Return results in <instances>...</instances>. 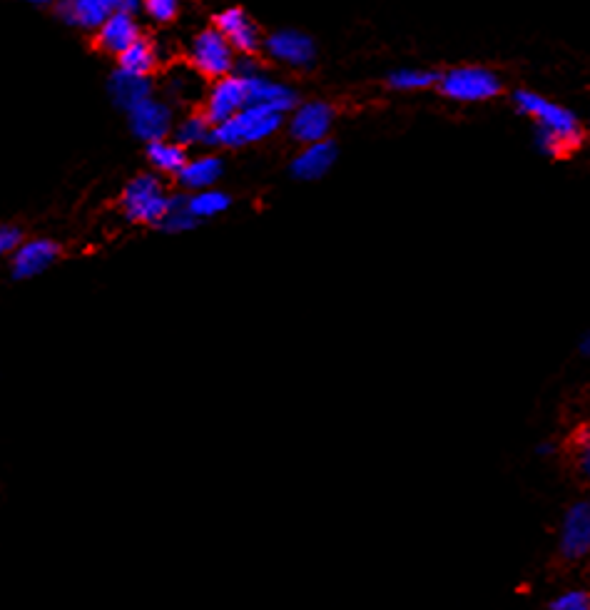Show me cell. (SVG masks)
<instances>
[{
    "label": "cell",
    "mask_w": 590,
    "mask_h": 610,
    "mask_svg": "<svg viewBox=\"0 0 590 610\" xmlns=\"http://www.w3.org/2000/svg\"><path fill=\"white\" fill-rule=\"evenodd\" d=\"M513 103L523 115L536 122V145L546 157L563 160V157L573 155L586 140V130L573 110L563 108L533 90H516Z\"/></svg>",
    "instance_id": "6da1fadb"
},
{
    "label": "cell",
    "mask_w": 590,
    "mask_h": 610,
    "mask_svg": "<svg viewBox=\"0 0 590 610\" xmlns=\"http://www.w3.org/2000/svg\"><path fill=\"white\" fill-rule=\"evenodd\" d=\"M170 205L172 195L155 175H137L135 180L127 182L120 195V210L132 225L160 227V222L170 212Z\"/></svg>",
    "instance_id": "7a4b0ae2"
},
{
    "label": "cell",
    "mask_w": 590,
    "mask_h": 610,
    "mask_svg": "<svg viewBox=\"0 0 590 610\" xmlns=\"http://www.w3.org/2000/svg\"><path fill=\"white\" fill-rule=\"evenodd\" d=\"M590 558V498L571 501L563 511L561 528H558L556 556L553 566L558 573L581 566Z\"/></svg>",
    "instance_id": "3957f363"
},
{
    "label": "cell",
    "mask_w": 590,
    "mask_h": 610,
    "mask_svg": "<svg viewBox=\"0 0 590 610\" xmlns=\"http://www.w3.org/2000/svg\"><path fill=\"white\" fill-rule=\"evenodd\" d=\"M284 125V115L272 108H262V105H247L242 113L232 120L215 125L212 132V145L220 147H244L254 145V142L269 140L277 135Z\"/></svg>",
    "instance_id": "277c9868"
},
{
    "label": "cell",
    "mask_w": 590,
    "mask_h": 610,
    "mask_svg": "<svg viewBox=\"0 0 590 610\" xmlns=\"http://www.w3.org/2000/svg\"><path fill=\"white\" fill-rule=\"evenodd\" d=\"M501 78L481 65H461L441 75L439 90L456 103H486L501 95Z\"/></svg>",
    "instance_id": "5b68a950"
},
{
    "label": "cell",
    "mask_w": 590,
    "mask_h": 610,
    "mask_svg": "<svg viewBox=\"0 0 590 610\" xmlns=\"http://www.w3.org/2000/svg\"><path fill=\"white\" fill-rule=\"evenodd\" d=\"M237 50L227 40V35L217 28H207L192 40L190 65L197 75L207 80H222L237 70Z\"/></svg>",
    "instance_id": "8992f818"
},
{
    "label": "cell",
    "mask_w": 590,
    "mask_h": 610,
    "mask_svg": "<svg viewBox=\"0 0 590 610\" xmlns=\"http://www.w3.org/2000/svg\"><path fill=\"white\" fill-rule=\"evenodd\" d=\"M249 105L247 100V85L244 78H239L237 73L227 75V78L215 80L212 88L207 90L205 105H202V113L212 125H222V122L232 120L235 115L242 113Z\"/></svg>",
    "instance_id": "52a82bcc"
},
{
    "label": "cell",
    "mask_w": 590,
    "mask_h": 610,
    "mask_svg": "<svg viewBox=\"0 0 590 610\" xmlns=\"http://www.w3.org/2000/svg\"><path fill=\"white\" fill-rule=\"evenodd\" d=\"M60 259V244L45 237L25 240L23 247L15 254H10V277L15 282H28V279L40 277L48 272Z\"/></svg>",
    "instance_id": "ba28073f"
},
{
    "label": "cell",
    "mask_w": 590,
    "mask_h": 610,
    "mask_svg": "<svg viewBox=\"0 0 590 610\" xmlns=\"http://www.w3.org/2000/svg\"><path fill=\"white\" fill-rule=\"evenodd\" d=\"M264 48H267L269 58L287 68H312L317 60V45L307 33H299V30H277L264 40Z\"/></svg>",
    "instance_id": "9c48e42d"
},
{
    "label": "cell",
    "mask_w": 590,
    "mask_h": 610,
    "mask_svg": "<svg viewBox=\"0 0 590 610\" xmlns=\"http://www.w3.org/2000/svg\"><path fill=\"white\" fill-rule=\"evenodd\" d=\"M334 125V108L327 103H302L289 115V135L302 145H314V142L327 140Z\"/></svg>",
    "instance_id": "30bf717a"
},
{
    "label": "cell",
    "mask_w": 590,
    "mask_h": 610,
    "mask_svg": "<svg viewBox=\"0 0 590 610\" xmlns=\"http://www.w3.org/2000/svg\"><path fill=\"white\" fill-rule=\"evenodd\" d=\"M127 125L130 132L142 142H160L167 140L170 132H175V118H172V108L162 100L150 98L147 103H142L140 108L132 110L127 115Z\"/></svg>",
    "instance_id": "8fae6325"
},
{
    "label": "cell",
    "mask_w": 590,
    "mask_h": 610,
    "mask_svg": "<svg viewBox=\"0 0 590 610\" xmlns=\"http://www.w3.org/2000/svg\"><path fill=\"white\" fill-rule=\"evenodd\" d=\"M242 78V75H239ZM244 85H247V100L249 105H262V108H272L277 113L287 115L297 108V93L287 85L277 83L262 70L254 75H244Z\"/></svg>",
    "instance_id": "7c38bea8"
},
{
    "label": "cell",
    "mask_w": 590,
    "mask_h": 610,
    "mask_svg": "<svg viewBox=\"0 0 590 610\" xmlns=\"http://www.w3.org/2000/svg\"><path fill=\"white\" fill-rule=\"evenodd\" d=\"M60 20L83 30H98L113 13H118V0H58L55 5Z\"/></svg>",
    "instance_id": "4fadbf2b"
},
{
    "label": "cell",
    "mask_w": 590,
    "mask_h": 610,
    "mask_svg": "<svg viewBox=\"0 0 590 610\" xmlns=\"http://www.w3.org/2000/svg\"><path fill=\"white\" fill-rule=\"evenodd\" d=\"M558 451L573 479L590 491V419L578 421Z\"/></svg>",
    "instance_id": "5bb4252c"
},
{
    "label": "cell",
    "mask_w": 590,
    "mask_h": 610,
    "mask_svg": "<svg viewBox=\"0 0 590 610\" xmlns=\"http://www.w3.org/2000/svg\"><path fill=\"white\" fill-rule=\"evenodd\" d=\"M215 28L227 35L232 48L242 55H254L262 48V35L242 8H227L215 18Z\"/></svg>",
    "instance_id": "9a60e30c"
},
{
    "label": "cell",
    "mask_w": 590,
    "mask_h": 610,
    "mask_svg": "<svg viewBox=\"0 0 590 610\" xmlns=\"http://www.w3.org/2000/svg\"><path fill=\"white\" fill-rule=\"evenodd\" d=\"M95 33H98L95 35V45H98L103 53L115 55V58H118L120 53H125L132 43H137V40L142 38L140 25H137L135 15L122 13V10L110 15V18L105 20V23L100 25Z\"/></svg>",
    "instance_id": "2e32d148"
},
{
    "label": "cell",
    "mask_w": 590,
    "mask_h": 610,
    "mask_svg": "<svg viewBox=\"0 0 590 610\" xmlns=\"http://www.w3.org/2000/svg\"><path fill=\"white\" fill-rule=\"evenodd\" d=\"M334 162H337V145L332 140H322L314 142V145H304V150L294 157L289 170L299 182H317L332 172Z\"/></svg>",
    "instance_id": "e0dca14e"
},
{
    "label": "cell",
    "mask_w": 590,
    "mask_h": 610,
    "mask_svg": "<svg viewBox=\"0 0 590 610\" xmlns=\"http://www.w3.org/2000/svg\"><path fill=\"white\" fill-rule=\"evenodd\" d=\"M108 93L113 98L115 108L130 115L132 110L140 108L142 103L152 98V80L150 75L127 73V70H115L113 78L108 80Z\"/></svg>",
    "instance_id": "ac0fdd59"
},
{
    "label": "cell",
    "mask_w": 590,
    "mask_h": 610,
    "mask_svg": "<svg viewBox=\"0 0 590 610\" xmlns=\"http://www.w3.org/2000/svg\"><path fill=\"white\" fill-rule=\"evenodd\" d=\"M222 172H225V165L217 155H200L192 157L190 162L185 165V170L177 175V182H180L182 190L190 192H202L210 190L220 182Z\"/></svg>",
    "instance_id": "d6986e66"
},
{
    "label": "cell",
    "mask_w": 590,
    "mask_h": 610,
    "mask_svg": "<svg viewBox=\"0 0 590 610\" xmlns=\"http://www.w3.org/2000/svg\"><path fill=\"white\" fill-rule=\"evenodd\" d=\"M147 162L155 167L160 175H180L185 170V165L190 162L187 157V147H182L180 142H170V140H160V142H150L147 145Z\"/></svg>",
    "instance_id": "ffe728a7"
},
{
    "label": "cell",
    "mask_w": 590,
    "mask_h": 610,
    "mask_svg": "<svg viewBox=\"0 0 590 610\" xmlns=\"http://www.w3.org/2000/svg\"><path fill=\"white\" fill-rule=\"evenodd\" d=\"M157 55L155 45L150 40L140 38L137 43H132L125 53L118 55V68L127 70V73H137V75H150L152 70L157 68Z\"/></svg>",
    "instance_id": "44dd1931"
},
{
    "label": "cell",
    "mask_w": 590,
    "mask_h": 610,
    "mask_svg": "<svg viewBox=\"0 0 590 610\" xmlns=\"http://www.w3.org/2000/svg\"><path fill=\"white\" fill-rule=\"evenodd\" d=\"M197 225H200V220L192 215L190 197H187V195H172L170 212H167L165 220L160 222V227H157V230L167 232V235H185V232L195 230Z\"/></svg>",
    "instance_id": "7402d4cb"
},
{
    "label": "cell",
    "mask_w": 590,
    "mask_h": 610,
    "mask_svg": "<svg viewBox=\"0 0 590 610\" xmlns=\"http://www.w3.org/2000/svg\"><path fill=\"white\" fill-rule=\"evenodd\" d=\"M212 132H215V125L205 118V113L187 115L175 127V142H180L182 147L212 145Z\"/></svg>",
    "instance_id": "603a6c76"
},
{
    "label": "cell",
    "mask_w": 590,
    "mask_h": 610,
    "mask_svg": "<svg viewBox=\"0 0 590 610\" xmlns=\"http://www.w3.org/2000/svg\"><path fill=\"white\" fill-rule=\"evenodd\" d=\"M230 205H232V197L227 195V192L215 190V187L202 192H192L190 195V210L200 222L222 215V212L230 210Z\"/></svg>",
    "instance_id": "cb8c5ba5"
},
{
    "label": "cell",
    "mask_w": 590,
    "mask_h": 610,
    "mask_svg": "<svg viewBox=\"0 0 590 610\" xmlns=\"http://www.w3.org/2000/svg\"><path fill=\"white\" fill-rule=\"evenodd\" d=\"M441 75H436L434 70H421V68H401L394 70L389 75V85L401 93H414V90H426L439 85Z\"/></svg>",
    "instance_id": "d4e9b609"
},
{
    "label": "cell",
    "mask_w": 590,
    "mask_h": 610,
    "mask_svg": "<svg viewBox=\"0 0 590 610\" xmlns=\"http://www.w3.org/2000/svg\"><path fill=\"white\" fill-rule=\"evenodd\" d=\"M145 13L155 23H172L180 13V0H145Z\"/></svg>",
    "instance_id": "484cf974"
},
{
    "label": "cell",
    "mask_w": 590,
    "mask_h": 610,
    "mask_svg": "<svg viewBox=\"0 0 590 610\" xmlns=\"http://www.w3.org/2000/svg\"><path fill=\"white\" fill-rule=\"evenodd\" d=\"M548 610H590V591H566L548 603Z\"/></svg>",
    "instance_id": "4316f807"
},
{
    "label": "cell",
    "mask_w": 590,
    "mask_h": 610,
    "mask_svg": "<svg viewBox=\"0 0 590 610\" xmlns=\"http://www.w3.org/2000/svg\"><path fill=\"white\" fill-rule=\"evenodd\" d=\"M25 235L18 225H3L0 227V254H15L20 247H23Z\"/></svg>",
    "instance_id": "83f0119b"
},
{
    "label": "cell",
    "mask_w": 590,
    "mask_h": 610,
    "mask_svg": "<svg viewBox=\"0 0 590 610\" xmlns=\"http://www.w3.org/2000/svg\"><path fill=\"white\" fill-rule=\"evenodd\" d=\"M118 10L135 15L137 10H145V0H118Z\"/></svg>",
    "instance_id": "f1b7e54d"
},
{
    "label": "cell",
    "mask_w": 590,
    "mask_h": 610,
    "mask_svg": "<svg viewBox=\"0 0 590 610\" xmlns=\"http://www.w3.org/2000/svg\"><path fill=\"white\" fill-rule=\"evenodd\" d=\"M578 352H581L583 357H590V332L581 339V347H578Z\"/></svg>",
    "instance_id": "f546056e"
},
{
    "label": "cell",
    "mask_w": 590,
    "mask_h": 610,
    "mask_svg": "<svg viewBox=\"0 0 590 610\" xmlns=\"http://www.w3.org/2000/svg\"><path fill=\"white\" fill-rule=\"evenodd\" d=\"M25 3H30V5H50V3H55V0H25Z\"/></svg>",
    "instance_id": "4dcf8cb0"
},
{
    "label": "cell",
    "mask_w": 590,
    "mask_h": 610,
    "mask_svg": "<svg viewBox=\"0 0 590 610\" xmlns=\"http://www.w3.org/2000/svg\"><path fill=\"white\" fill-rule=\"evenodd\" d=\"M586 568H588V573H590V558H588V566Z\"/></svg>",
    "instance_id": "1f68e13d"
}]
</instances>
